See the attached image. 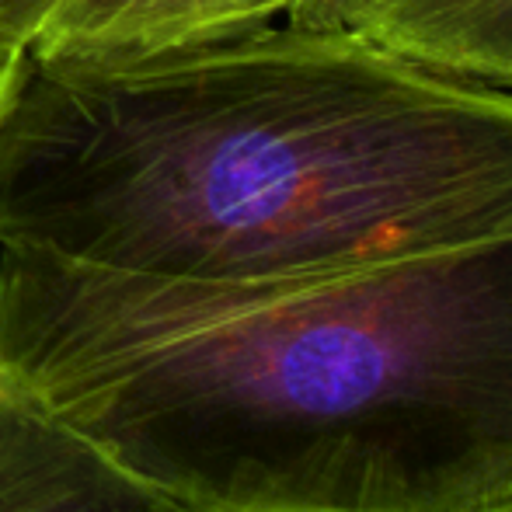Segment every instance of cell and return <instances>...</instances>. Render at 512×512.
Returning a JSON list of instances; mask_svg holds the SVG:
<instances>
[{"label":"cell","mask_w":512,"mask_h":512,"mask_svg":"<svg viewBox=\"0 0 512 512\" xmlns=\"http://www.w3.org/2000/svg\"><path fill=\"white\" fill-rule=\"evenodd\" d=\"M0 363L189 512L512 499V230L286 279L0 248Z\"/></svg>","instance_id":"6da1fadb"},{"label":"cell","mask_w":512,"mask_h":512,"mask_svg":"<svg viewBox=\"0 0 512 512\" xmlns=\"http://www.w3.org/2000/svg\"><path fill=\"white\" fill-rule=\"evenodd\" d=\"M506 230L512 91L349 25L25 60L0 126V248L102 269L286 279Z\"/></svg>","instance_id":"7a4b0ae2"},{"label":"cell","mask_w":512,"mask_h":512,"mask_svg":"<svg viewBox=\"0 0 512 512\" xmlns=\"http://www.w3.org/2000/svg\"><path fill=\"white\" fill-rule=\"evenodd\" d=\"M0 512H189L63 422L0 363Z\"/></svg>","instance_id":"3957f363"},{"label":"cell","mask_w":512,"mask_h":512,"mask_svg":"<svg viewBox=\"0 0 512 512\" xmlns=\"http://www.w3.org/2000/svg\"><path fill=\"white\" fill-rule=\"evenodd\" d=\"M297 0H56L28 60L122 70L286 21Z\"/></svg>","instance_id":"277c9868"},{"label":"cell","mask_w":512,"mask_h":512,"mask_svg":"<svg viewBox=\"0 0 512 512\" xmlns=\"http://www.w3.org/2000/svg\"><path fill=\"white\" fill-rule=\"evenodd\" d=\"M356 28L432 67L512 91V0H377Z\"/></svg>","instance_id":"5b68a950"},{"label":"cell","mask_w":512,"mask_h":512,"mask_svg":"<svg viewBox=\"0 0 512 512\" xmlns=\"http://www.w3.org/2000/svg\"><path fill=\"white\" fill-rule=\"evenodd\" d=\"M53 7L56 0H0V39L28 53Z\"/></svg>","instance_id":"8992f818"},{"label":"cell","mask_w":512,"mask_h":512,"mask_svg":"<svg viewBox=\"0 0 512 512\" xmlns=\"http://www.w3.org/2000/svg\"><path fill=\"white\" fill-rule=\"evenodd\" d=\"M373 4L377 0H297V7H293V14L286 21H293V25H314V28H335V25L356 28L373 11Z\"/></svg>","instance_id":"52a82bcc"},{"label":"cell","mask_w":512,"mask_h":512,"mask_svg":"<svg viewBox=\"0 0 512 512\" xmlns=\"http://www.w3.org/2000/svg\"><path fill=\"white\" fill-rule=\"evenodd\" d=\"M25 60H28L25 49H18V46H11V42L0 39V126H4L7 108H11V102H14V91H18Z\"/></svg>","instance_id":"ba28073f"},{"label":"cell","mask_w":512,"mask_h":512,"mask_svg":"<svg viewBox=\"0 0 512 512\" xmlns=\"http://www.w3.org/2000/svg\"><path fill=\"white\" fill-rule=\"evenodd\" d=\"M481 512H512V499H506V502H495V506H488V509H481Z\"/></svg>","instance_id":"9c48e42d"}]
</instances>
